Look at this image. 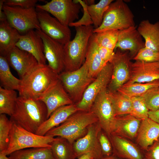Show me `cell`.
<instances>
[{"instance_id": "6da1fadb", "label": "cell", "mask_w": 159, "mask_h": 159, "mask_svg": "<svg viewBox=\"0 0 159 159\" xmlns=\"http://www.w3.org/2000/svg\"><path fill=\"white\" fill-rule=\"evenodd\" d=\"M47 110L42 101L18 96L14 113L10 119L27 131L35 133L47 119Z\"/></svg>"}, {"instance_id": "7a4b0ae2", "label": "cell", "mask_w": 159, "mask_h": 159, "mask_svg": "<svg viewBox=\"0 0 159 159\" xmlns=\"http://www.w3.org/2000/svg\"><path fill=\"white\" fill-rule=\"evenodd\" d=\"M21 80L19 96L38 99L59 81V74L48 65L38 64Z\"/></svg>"}, {"instance_id": "3957f363", "label": "cell", "mask_w": 159, "mask_h": 159, "mask_svg": "<svg viewBox=\"0 0 159 159\" xmlns=\"http://www.w3.org/2000/svg\"><path fill=\"white\" fill-rule=\"evenodd\" d=\"M74 38L64 45V71H72L85 62L90 39L94 29L92 25L75 27Z\"/></svg>"}, {"instance_id": "277c9868", "label": "cell", "mask_w": 159, "mask_h": 159, "mask_svg": "<svg viewBox=\"0 0 159 159\" xmlns=\"http://www.w3.org/2000/svg\"><path fill=\"white\" fill-rule=\"evenodd\" d=\"M98 121L92 111L78 110L60 125L48 131L45 135L61 137L73 144L85 135L90 125Z\"/></svg>"}, {"instance_id": "5b68a950", "label": "cell", "mask_w": 159, "mask_h": 159, "mask_svg": "<svg viewBox=\"0 0 159 159\" xmlns=\"http://www.w3.org/2000/svg\"><path fill=\"white\" fill-rule=\"evenodd\" d=\"M9 137L7 149L1 152L6 155L26 148H51V144L55 139L52 136H41L29 132L13 122Z\"/></svg>"}, {"instance_id": "8992f818", "label": "cell", "mask_w": 159, "mask_h": 159, "mask_svg": "<svg viewBox=\"0 0 159 159\" xmlns=\"http://www.w3.org/2000/svg\"><path fill=\"white\" fill-rule=\"evenodd\" d=\"M135 26L134 15L127 5L122 0H117L110 4L101 25L94 29L93 33L123 30Z\"/></svg>"}, {"instance_id": "52a82bcc", "label": "cell", "mask_w": 159, "mask_h": 159, "mask_svg": "<svg viewBox=\"0 0 159 159\" xmlns=\"http://www.w3.org/2000/svg\"><path fill=\"white\" fill-rule=\"evenodd\" d=\"M59 80L74 104L80 102L86 90L95 78L91 77L85 61L82 66L72 71H64L59 74Z\"/></svg>"}, {"instance_id": "ba28073f", "label": "cell", "mask_w": 159, "mask_h": 159, "mask_svg": "<svg viewBox=\"0 0 159 159\" xmlns=\"http://www.w3.org/2000/svg\"><path fill=\"white\" fill-rule=\"evenodd\" d=\"M2 10L9 24L21 34L34 29L41 30L36 7L24 8L4 4Z\"/></svg>"}, {"instance_id": "9c48e42d", "label": "cell", "mask_w": 159, "mask_h": 159, "mask_svg": "<svg viewBox=\"0 0 159 159\" xmlns=\"http://www.w3.org/2000/svg\"><path fill=\"white\" fill-rule=\"evenodd\" d=\"M81 5L72 0H52L36 8L51 14L63 24H69L79 18Z\"/></svg>"}, {"instance_id": "30bf717a", "label": "cell", "mask_w": 159, "mask_h": 159, "mask_svg": "<svg viewBox=\"0 0 159 159\" xmlns=\"http://www.w3.org/2000/svg\"><path fill=\"white\" fill-rule=\"evenodd\" d=\"M112 70V64L107 62L87 87L81 101L75 104L79 110L90 111L97 96L102 90L107 88L111 79Z\"/></svg>"}, {"instance_id": "8fae6325", "label": "cell", "mask_w": 159, "mask_h": 159, "mask_svg": "<svg viewBox=\"0 0 159 159\" xmlns=\"http://www.w3.org/2000/svg\"><path fill=\"white\" fill-rule=\"evenodd\" d=\"M128 51H122L117 49L110 62L112 67L111 79L109 84L110 91H115L126 83L130 79L132 63Z\"/></svg>"}, {"instance_id": "7c38bea8", "label": "cell", "mask_w": 159, "mask_h": 159, "mask_svg": "<svg viewBox=\"0 0 159 159\" xmlns=\"http://www.w3.org/2000/svg\"><path fill=\"white\" fill-rule=\"evenodd\" d=\"M36 9L41 30L45 34L64 45L71 40V31L69 26L62 24L48 12Z\"/></svg>"}, {"instance_id": "4fadbf2b", "label": "cell", "mask_w": 159, "mask_h": 159, "mask_svg": "<svg viewBox=\"0 0 159 159\" xmlns=\"http://www.w3.org/2000/svg\"><path fill=\"white\" fill-rule=\"evenodd\" d=\"M90 110L97 117L102 129L110 135L115 116L112 100L107 88L102 90L97 96Z\"/></svg>"}, {"instance_id": "5bb4252c", "label": "cell", "mask_w": 159, "mask_h": 159, "mask_svg": "<svg viewBox=\"0 0 159 159\" xmlns=\"http://www.w3.org/2000/svg\"><path fill=\"white\" fill-rule=\"evenodd\" d=\"M101 128L98 121L90 125L86 133L73 144L77 158L84 154L90 155L95 159H101L103 157L97 139V134Z\"/></svg>"}, {"instance_id": "9a60e30c", "label": "cell", "mask_w": 159, "mask_h": 159, "mask_svg": "<svg viewBox=\"0 0 159 159\" xmlns=\"http://www.w3.org/2000/svg\"><path fill=\"white\" fill-rule=\"evenodd\" d=\"M42 39L44 53L48 65L56 73L64 69V45L45 34L41 30H35Z\"/></svg>"}, {"instance_id": "2e32d148", "label": "cell", "mask_w": 159, "mask_h": 159, "mask_svg": "<svg viewBox=\"0 0 159 159\" xmlns=\"http://www.w3.org/2000/svg\"><path fill=\"white\" fill-rule=\"evenodd\" d=\"M10 66L15 70L21 79L39 64L30 53L15 46L5 57Z\"/></svg>"}, {"instance_id": "e0dca14e", "label": "cell", "mask_w": 159, "mask_h": 159, "mask_svg": "<svg viewBox=\"0 0 159 159\" xmlns=\"http://www.w3.org/2000/svg\"><path fill=\"white\" fill-rule=\"evenodd\" d=\"M145 46L142 37L135 26L119 31L115 49L118 48L122 51H128L131 59Z\"/></svg>"}, {"instance_id": "ac0fdd59", "label": "cell", "mask_w": 159, "mask_h": 159, "mask_svg": "<svg viewBox=\"0 0 159 159\" xmlns=\"http://www.w3.org/2000/svg\"><path fill=\"white\" fill-rule=\"evenodd\" d=\"M37 99L42 101L45 105L47 110L48 118L59 108L74 104L59 80Z\"/></svg>"}, {"instance_id": "d6986e66", "label": "cell", "mask_w": 159, "mask_h": 159, "mask_svg": "<svg viewBox=\"0 0 159 159\" xmlns=\"http://www.w3.org/2000/svg\"><path fill=\"white\" fill-rule=\"evenodd\" d=\"M16 46L32 54L39 64H46L43 40L36 30H31L21 35Z\"/></svg>"}, {"instance_id": "ffe728a7", "label": "cell", "mask_w": 159, "mask_h": 159, "mask_svg": "<svg viewBox=\"0 0 159 159\" xmlns=\"http://www.w3.org/2000/svg\"><path fill=\"white\" fill-rule=\"evenodd\" d=\"M142 120L130 114L115 116L110 134H114L132 141L135 140Z\"/></svg>"}, {"instance_id": "44dd1931", "label": "cell", "mask_w": 159, "mask_h": 159, "mask_svg": "<svg viewBox=\"0 0 159 159\" xmlns=\"http://www.w3.org/2000/svg\"><path fill=\"white\" fill-rule=\"evenodd\" d=\"M158 79L159 62H148L135 61L132 63L131 77L126 83L150 82Z\"/></svg>"}, {"instance_id": "7402d4cb", "label": "cell", "mask_w": 159, "mask_h": 159, "mask_svg": "<svg viewBox=\"0 0 159 159\" xmlns=\"http://www.w3.org/2000/svg\"><path fill=\"white\" fill-rule=\"evenodd\" d=\"M108 136L113 154L121 159H143L144 152L133 141L114 134Z\"/></svg>"}, {"instance_id": "603a6c76", "label": "cell", "mask_w": 159, "mask_h": 159, "mask_svg": "<svg viewBox=\"0 0 159 159\" xmlns=\"http://www.w3.org/2000/svg\"><path fill=\"white\" fill-rule=\"evenodd\" d=\"M159 137V124L149 117L141 120L135 143L143 152Z\"/></svg>"}, {"instance_id": "cb8c5ba5", "label": "cell", "mask_w": 159, "mask_h": 159, "mask_svg": "<svg viewBox=\"0 0 159 159\" xmlns=\"http://www.w3.org/2000/svg\"><path fill=\"white\" fill-rule=\"evenodd\" d=\"M78 110L75 104L59 108L54 111L40 126L36 134L41 136L45 135L48 131L60 125Z\"/></svg>"}, {"instance_id": "d4e9b609", "label": "cell", "mask_w": 159, "mask_h": 159, "mask_svg": "<svg viewBox=\"0 0 159 159\" xmlns=\"http://www.w3.org/2000/svg\"><path fill=\"white\" fill-rule=\"evenodd\" d=\"M21 35L6 19L0 20V56L5 57L16 46Z\"/></svg>"}, {"instance_id": "484cf974", "label": "cell", "mask_w": 159, "mask_h": 159, "mask_svg": "<svg viewBox=\"0 0 159 159\" xmlns=\"http://www.w3.org/2000/svg\"><path fill=\"white\" fill-rule=\"evenodd\" d=\"M137 30L145 40V47L159 52V21L152 24L148 20L141 21Z\"/></svg>"}, {"instance_id": "4316f807", "label": "cell", "mask_w": 159, "mask_h": 159, "mask_svg": "<svg viewBox=\"0 0 159 159\" xmlns=\"http://www.w3.org/2000/svg\"><path fill=\"white\" fill-rule=\"evenodd\" d=\"M98 44L93 33L90 39L85 61L89 65L90 76L95 78L107 63L102 59L98 51Z\"/></svg>"}, {"instance_id": "83f0119b", "label": "cell", "mask_w": 159, "mask_h": 159, "mask_svg": "<svg viewBox=\"0 0 159 159\" xmlns=\"http://www.w3.org/2000/svg\"><path fill=\"white\" fill-rule=\"evenodd\" d=\"M51 149L54 159H75L77 157L73 144L61 137L55 138Z\"/></svg>"}, {"instance_id": "f1b7e54d", "label": "cell", "mask_w": 159, "mask_h": 159, "mask_svg": "<svg viewBox=\"0 0 159 159\" xmlns=\"http://www.w3.org/2000/svg\"><path fill=\"white\" fill-rule=\"evenodd\" d=\"M21 80L14 76L6 58L0 56V86L7 89L18 91Z\"/></svg>"}, {"instance_id": "f546056e", "label": "cell", "mask_w": 159, "mask_h": 159, "mask_svg": "<svg viewBox=\"0 0 159 159\" xmlns=\"http://www.w3.org/2000/svg\"><path fill=\"white\" fill-rule=\"evenodd\" d=\"M10 159H54L51 148H33L15 151L9 155Z\"/></svg>"}, {"instance_id": "4dcf8cb0", "label": "cell", "mask_w": 159, "mask_h": 159, "mask_svg": "<svg viewBox=\"0 0 159 159\" xmlns=\"http://www.w3.org/2000/svg\"><path fill=\"white\" fill-rule=\"evenodd\" d=\"M108 91L112 100L115 116L130 114L132 108L131 98L117 91Z\"/></svg>"}, {"instance_id": "1f68e13d", "label": "cell", "mask_w": 159, "mask_h": 159, "mask_svg": "<svg viewBox=\"0 0 159 159\" xmlns=\"http://www.w3.org/2000/svg\"><path fill=\"white\" fill-rule=\"evenodd\" d=\"M158 86H159V79L145 83H125L118 89L117 91L131 97L141 96L151 88Z\"/></svg>"}, {"instance_id": "d6a6232c", "label": "cell", "mask_w": 159, "mask_h": 159, "mask_svg": "<svg viewBox=\"0 0 159 159\" xmlns=\"http://www.w3.org/2000/svg\"><path fill=\"white\" fill-rule=\"evenodd\" d=\"M18 97L15 90L0 86V114H6L11 116L14 111Z\"/></svg>"}, {"instance_id": "836d02e7", "label": "cell", "mask_w": 159, "mask_h": 159, "mask_svg": "<svg viewBox=\"0 0 159 159\" xmlns=\"http://www.w3.org/2000/svg\"><path fill=\"white\" fill-rule=\"evenodd\" d=\"M112 0H100L96 4L87 6V10L92 21L94 29L101 24L104 14Z\"/></svg>"}, {"instance_id": "e575fe53", "label": "cell", "mask_w": 159, "mask_h": 159, "mask_svg": "<svg viewBox=\"0 0 159 159\" xmlns=\"http://www.w3.org/2000/svg\"><path fill=\"white\" fill-rule=\"evenodd\" d=\"M119 31L108 30L93 34L99 45L114 50L117 41Z\"/></svg>"}, {"instance_id": "d590c367", "label": "cell", "mask_w": 159, "mask_h": 159, "mask_svg": "<svg viewBox=\"0 0 159 159\" xmlns=\"http://www.w3.org/2000/svg\"><path fill=\"white\" fill-rule=\"evenodd\" d=\"M13 123L5 114H0V152H4L7 148Z\"/></svg>"}, {"instance_id": "8d00e7d4", "label": "cell", "mask_w": 159, "mask_h": 159, "mask_svg": "<svg viewBox=\"0 0 159 159\" xmlns=\"http://www.w3.org/2000/svg\"><path fill=\"white\" fill-rule=\"evenodd\" d=\"M130 98L132 108L130 114L141 120L148 117V113L149 110L146 106L143 98L141 96Z\"/></svg>"}, {"instance_id": "74e56055", "label": "cell", "mask_w": 159, "mask_h": 159, "mask_svg": "<svg viewBox=\"0 0 159 159\" xmlns=\"http://www.w3.org/2000/svg\"><path fill=\"white\" fill-rule=\"evenodd\" d=\"M141 96L143 98L149 110L159 109V86L151 88Z\"/></svg>"}, {"instance_id": "f35d334b", "label": "cell", "mask_w": 159, "mask_h": 159, "mask_svg": "<svg viewBox=\"0 0 159 159\" xmlns=\"http://www.w3.org/2000/svg\"><path fill=\"white\" fill-rule=\"evenodd\" d=\"M97 139L103 157L113 154L112 145L107 134L101 128L97 134Z\"/></svg>"}, {"instance_id": "ab89813d", "label": "cell", "mask_w": 159, "mask_h": 159, "mask_svg": "<svg viewBox=\"0 0 159 159\" xmlns=\"http://www.w3.org/2000/svg\"><path fill=\"white\" fill-rule=\"evenodd\" d=\"M132 59L148 62H159V52L144 47L139 51Z\"/></svg>"}, {"instance_id": "60d3db41", "label": "cell", "mask_w": 159, "mask_h": 159, "mask_svg": "<svg viewBox=\"0 0 159 159\" xmlns=\"http://www.w3.org/2000/svg\"><path fill=\"white\" fill-rule=\"evenodd\" d=\"M82 6L83 9V14L82 17L79 20L70 24L69 26L76 27L81 26H87L93 24L91 17L87 10L88 5L84 1L81 0H74Z\"/></svg>"}, {"instance_id": "b9f144b4", "label": "cell", "mask_w": 159, "mask_h": 159, "mask_svg": "<svg viewBox=\"0 0 159 159\" xmlns=\"http://www.w3.org/2000/svg\"><path fill=\"white\" fill-rule=\"evenodd\" d=\"M38 1L37 0H5L4 4L29 8L36 7Z\"/></svg>"}, {"instance_id": "7bdbcfd3", "label": "cell", "mask_w": 159, "mask_h": 159, "mask_svg": "<svg viewBox=\"0 0 159 159\" xmlns=\"http://www.w3.org/2000/svg\"><path fill=\"white\" fill-rule=\"evenodd\" d=\"M143 159H159V137L144 151Z\"/></svg>"}, {"instance_id": "ee69618b", "label": "cell", "mask_w": 159, "mask_h": 159, "mask_svg": "<svg viewBox=\"0 0 159 159\" xmlns=\"http://www.w3.org/2000/svg\"><path fill=\"white\" fill-rule=\"evenodd\" d=\"M97 44L98 52L102 60L106 63L110 62L115 54L114 50Z\"/></svg>"}, {"instance_id": "f6af8a7d", "label": "cell", "mask_w": 159, "mask_h": 159, "mask_svg": "<svg viewBox=\"0 0 159 159\" xmlns=\"http://www.w3.org/2000/svg\"><path fill=\"white\" fill-rule=\"evenodd\" d=\"M148 117L159 124V109L154 111L149 110Z\"/></svg>"}, {"instance_id": "bcb514c9", "label": "cell", "mask_w": 159, "mask_h": 159, "mask_svg": "<svg viewBox=\"0 0 159 159\" xmlns=\"http://www.w3.org/2000/svg\"><path fill=\"white\" fill-rule=\"evenodd\" d=\"M78 159H95L88 154L83 155L77 158Z\"/></svg>"}, {"instance_id": "7dc6e473", "label": "cell", "mask_w": 159, "mask_h": 159, "mask_svg": "<svg viewBox=\"0 0 159 159\" xmlns=\"http://www.w3.org/2000/svg\"><path fill=\"white\" fill-rule=\"evenodd\" d=\"M101 159H121L113 154L110 156H104Z\"/></svg>"}, {"instance_id": "c3c4849f", "label": "cell", "mask_w": 159, "mask_h": 159, "mask_svg": "<svg viewBox=\"0 0 159 159\" xmlns=\"http://www.w3.org/2000/svg\"><path fill=\"white\" fill-rule=\"evenodd\" d=\"M84 1L87 4L88 6H90L95 4V0H84Z\"/></svg>"}, {"instance_id": "681fc988", "label": "cell", "mask_w": 159, "mask_h": 159, "mask_svg": "<svg viewBox=\"0 0 159 159\" xmlns=\"http://www.w3.org/2000/svg\"><path fill=\"white\" fill-rule=\"evenodd\" d=\"M3 153L0 152V159H10Z\"/></svg>"}]
</instances>
